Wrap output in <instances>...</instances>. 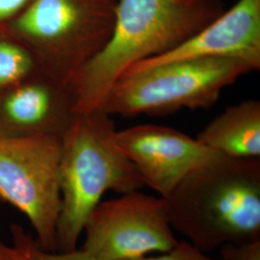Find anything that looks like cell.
<instances>
[{"mask_svg":"<svg viewBox=\"0 0 260 260\" xmlns=\"http://www.w3.org/2000/svg\"><path fill=\"white\" fill-rule=\"evenodd\" d=\"M223 12L221 0H117L110 40L69 83L75 114L101 108L130 66L178 47Z\"/></svg>","mask_w":260,"mask_h":260,"instance_id":"2","label":"cell"},{"mask_svg":"<svg viewBox=\"0 0 260 260\" xmlns=\"http://www.w3.org/2000/svg\"><path fill=\"white\" fill-rule=\"evenodd\" d=\"M196 139L230 157H260V102L249 100L228 107Z\"/></svg>","mask_w":260,"mask_h":260,"instance_id":"10","label":"cell"},{"mask_svg":"<svg viewBox=\"0 0 260 260\" xmlns=\"http://www.w3.org/2000/svg\"><path fill=\"white\" fill-rule=\"evenodd\" d=\"M166 200L174 232L206 253L260 241V157L216 152Z\"/></svg>","mask_w":260,"mask_h":260,"instance_id":"1","label":"cell"},{"mask_svg":"<svg viewBox=\"0 0 260 260\" xmlns=\"http://www.w3.org/2000/svg\"><path fill=\"white\" fill-rule=\"evenodd\" d=\"M117 140L145 186L164 199L190 172L216 153L178 130L157 124L120 130Z\"/></svg>","mask_w":260,"mask_h":260,"instance_id":"8","label":"cell"},{"mask_svg":"<svg viewBox=\"0 0 260 260\" xmlns=\"http://www.w3.org/2000/svg\"><path fill=\"white\" fill-rule=\"evenodd\" d=\"M116 8L117 0H34L17 28L52 49L69 81L110 40Z\"/></svg>","mask_w":260,"mask_h":260,"instance_id":"7","label":"cell"},{"mask_svg":"<svg viewBox=\"0 0 260 260\" xmlns=\"http://www.w3.org/2000/svg\"><path fill=\"white\" fill-rule=\"evenodd\" d=\"M61 151L54 135H0V197L26 216L48 251H57Z\"/></svg>","mask_w":260,"mask_h":260,"instance_id":"5","label":"cell"},{"mask_svg":"<svg viewBox=\"0 0 260 260\" xmlns=\"http://www.w3.org/2000/svg\"><path fill=\"white\" fill-rule=\"evenodd\" d=\"M220 257L210 256V253L198 249L188 241H178L171 250L161 252L156 256H143L129 260H233V254L229 245L222 247L220 250Z\"/></svg>","mask_w":260,"mask_h":260,"instance_id":"14","label":"cell"},{"mask_svg":"<svg viewBox=\"0 0 260 260\" xmlns=\"http://www.w3.org/2000/svg\"><path fill=\"white\" fill-rule=\"evenodd\" d=\"M233 260H260V241L243 246L229 245Z\"/></svg>","mask_w":260,"mask_h":260,"instance_id":"15","label":"cell"},{"mask_svg":"<svg viewBox=\"0 0 260 260\" xmlns=\"http://www.w3.org/2000/svg\"><path fill=\"white\" fill-rule=\"evenodd\" d=\"M11 244L0 243V260H92L81 249L72 251L44 250L19 224L11 226Z\"/></svg>","mask_w":260,"mask_h":260,"instance_id":"12","label":"cell"},{"mask_svg":"<svg viewBox=\"0 0 260 260\" xmlns=\"http://www.w3.org/2000/svg\"><path fill=\"white\" fill-rule=\"evenodd\" d=\"M111 116L99 108L77 114L61 137V210L57 251H72L106 192L124 194L145 184L121 149Z\"/></svg>","mask_w":260,"mask_h":260,"instance_id":"3","label":"cell"},{"mask_svg":"<svg viewBox=\"0 0 260 260\" xmlns=\"http://www.w3.org/2000/svg\"><path fill=\"white\" fill-rule=\"evenodd\" d=\"M31 66L30 57L22 49L8 43H0V86L26 75Z\"/></svg>","mask_w":260,"mask_h":260,"instance_id":"13","label":"cell"},{"mask_svg":"<svg viewBox=\"0 0 260 260\" xmlns=\"http://www.w3.org/2000/svg\"><path fill=\"white\" fill-rule=\"evenodd\" d=\"M58 93L47 85H30L11 94L5 110L14 122L25 126L47 125L51 135L61 137L55 118L58 112Z\"/></svg>","mask_w":260,"mask_h":260,"instance_id":"11","label":"cell"},{"mask_svg":"<svg viewBox=\"0 0 260 260\" xmlns=\"http://www.w3.org/2000/svg\"><path fill=\"white\" fill-rule=\"evenodd\" d=\"M204 58L238 59L254 71L259 70L260 0H238L178 47L130 66L121 76L167 63Z\"/></svg>","mask_w":260,"mask_h":260,"instance_id":"9","label":"cell"},{"mask_svg":"<svg viewBox=\"0 0 260 260\" xmlns=\"http://www.w3.org/2000/svg\"><path fill=\"white\" fill-rule=\"evenodd\" d=\"M28 1L29 0H0V20L14 16Z\"/></svg>","mask_w":260,"mask_h":260,"instance_id":"16","label":"cell"},{"mask_svg":"<svg viewBox=\"0 0 260 260\" xmlns=\"http://www.w3.org/2000/svg\"><path fill=\"white\" fill-rule=\"evenodd\" d=\"M254 71L233 58H204L167 63L123 75L106 94L101 109L108 115H167L209 108L224 88Z\"/></svg>","mask_w":260,"mask_h":260,"instance_id":"4","label":"cell"},{"mask_svg":"<svg viewBox=\"0 0 260 260\" xmlns=\"http://www.w3.org/2000/svg\"><path fill=\"white\" fill-rule=\"evenodd\" d=\"M81 248L92 260H129L165 252L178 240L167 200L140 190L101 202L84 224Z\"/></svg>","mask_w":260,"mask_h":260,"instance_id":"6","label":"cell"}]
</instances>
